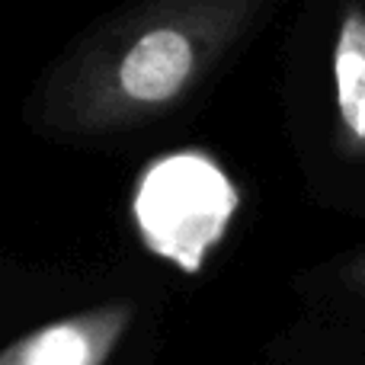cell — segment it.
I'll use <instances>...</instances> for the list:
<instances>
[{
  "label": "cell",
  "mask_w": 365,
  "mask_h": 365,
  "mask_svg": "<svg viewBox=\"0 0 365 365\" xmlns=\"http://www.w3.org/2000/svg\"><path fill=\"white\" fill-rule=\"evenodd\" d=\"M257 16L253 0H170L106 23L58 68L45 122L106 135L180 106Z\"/></svg>",
  "instance_id": "obj_1"
},
{
  "label": "cell",
  "mask_w": 365,
  "mask_h": 365,
  "mask_svg": "<svg viewBox=\"0 0 365 365\" xmlns=\"http://www.w3.org/2000/svg\"><path fill=\"white\" fill-rule=\"evenodd\" d=\"M240 212V189L227 170L199 148L167 151L141 170L132 218L151 257L186 276L205 269Z\"/></svg>",
  "instance_id": "obj_2"
},
{
  "label": "cell",
  "mask_w": 365,
  "mask_h": 365,
  "mask_svg": "<svg viewBox=\"0 0 365 365\" xmlns=\"http://www.w3.org/2000/svg\"><path fill=\"white\" fill-rule=\"evenodd\" d=\"M135 321L132 302L96 304L13 340L0 365H109Z\"/></svg>",
  "instance_id": "obj_3"
},
{
  "label": "cell",
  "mask_w": 365,
  "mask_h": 365,
  "mask_svg": "<svg viewBox=\"0 0 365 365\" xmlns=\"http://www.w3.org/2000/svg\"><path fill=\"white\" fill-rule=\"evenodd\" d=\"M330 68L340 141L353 158H365V10L359 4L343 10Z\"/></svg>",
  "instance_id": "obj_4"
},
{
  "label": "cell",
  "mask_w": 365,
  "mask_h": 365,
  "mask_svg": "<svg viewBox=\"0 0 365 365\" xmlns=\"http://www.w3.org/2000/svg\"><path fill=\"white\" fill-rule=\"evenodd\" d=\"M356 285H362V289H365V263L356 266Z\"/></svg>",
  "instance_id": "obj_5"
}]
</instances>
